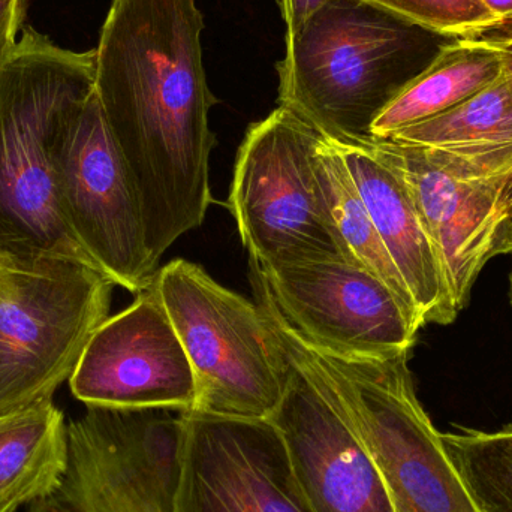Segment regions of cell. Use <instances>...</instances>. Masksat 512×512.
Segmentation results:
<instances>
[{
	"label": "cell",
	"instance_id": "1",
	"mask_svg": "<svg viewBox=\"0 0 512 512\" xmlns=\"http://www.w3.org/2000/svg\"><path fill=\"white\" fill-rule=\"evenodd\" d=\"M204 27L195 0H111L95 48V92L137 189L155 268L213 201L218 99L204 69Z\"/></svg>",
	"mask_w": 512,
	"mask_h": 512
},
{
	"label": "cell",
	"instance_id": "2",
	"mask_svg": "<svg viewBox=\"0 0 512 512\" xmlns=\"http://www.w3.org/2000/svg\"><path fill=\"white\" fill-rule=\"evenodd\" d=\"M436 38L364 0H328L285 39L279 107L333 143L370 146L373 122L432 62Z\"/></svg>",
	"mask_w": 512,
	"mask_h": 512
},
{
	"label": "cell",
	"instance_id": "3",
	"mask_svg": "<svg viewBox=\"0 0 512 512\" xmlns=\"http://www.w3.org/2000/svg\"><path fill=\"white\" fill-rule=\"evenodd\" d=\"M95 68V48L66 50L32 27L0 66L2 251L96 268L63 218L51 158L63 120L95 90Z\"/></svg>",
	"mask_w": 512,
	"mask_h": 512
},
{
	"label": "cell",
	"instance_id": "4",
	"mask_svg": "<svg viewBox=\"0 0 512 512\" xmlns=\"http://www.w3.org/2000/svg\"><path fill=\"white\" fill-rule=\"evenodd\" d=\"M265 316L289 361L342 415L375 460L394 512H481L418 400L408 361L346 358L298 339L273 312Z\"/></svg>",
	"mask_w": 512,
	"mask_h": 512
},
{
	"label": "cell",
	"instance_id": "5",
	"mask_svg": "<svg viewBox=\"0 0 512 512\" xmlns=\"http://www.w3.org/2000/svg\"><path fill=\"white\" fill-rule=\"evenodd\" d=\"M114 286L75 259L0 249V418L53 402L110 316Z\"/></svg>",
	"mask_w": 512,
	"mask_h": 512
},
{
	"label": "cell",
	"instance_id": "6",
	"mask_svg": "<svg viewBox=\"0 0 512 512\" xmlns=\"http://www.w3.org/2000/svg\"><path fill=\"white\" fill-rule=\"evenodd\" d=\"M155 283L194 370L192 411L268 420L282 400L289 361L261 306L186 259L159 268Z\"/></svg>",
	"mask_w": 512,
	"mask_h": 512
},
{
	"label": "cell",
	"instance_id": "7",
	"mask_svg": "<svg viewBox=\"0 0 512 512\" xmlns=\"http://www.w3.org/2000/svg\"><path fill=\"white\" fill-rule=\"evenodd\" d=\"M370 149L402 177L438 252L457 312L490 259L512 255V144Z\"/></svg>",
	"mask_w": 512,
	"mask_h": 512
},
{
	"label": "cell",
	"instance_id": "8",
	"mask_svg": "<svg viewBox=\"0 0 512 512\" xmlns=\"http://www.w3.org/2000/svg\"><path fill=\"white\" fill-rule=\"evenodd\" d=\"M322 135L277 107L252 123L237 153L228 207L256 267L300 259H346L316 179Z\"/></svg>",
	"mask_w": 512,
	"mask_h": 512
},
{
	"label": "cell",
	"instance_id": "9",
	"mask_svg": "<svg viewBox=\"0 0 512 512\" xmlns=\"http://www.w3.org/2000/svg\"><path fill=\"white\" fill-rule=\"evenodd\" d=\"M251 279L258 304L307 345L339 357L406 354L424 327L414 307L348 259L251 264Z\"/></svg>",
	"mask_w": 512,
	"mask_h": 512
},
{
	"label": "cell",
	"instance_id": "10",
	"mask_svg": "<svg viewBox=\"0 0 512 512\" xmlns=\"http://www.w3.org/2000/svg\"><path fill=\"white\" fill-rule=\"evenodd\" d=\"M51 158L60 210L78 245L114 285L143 291L158 268L137 189L95 90L63 120Z\"/></svg>",
	"mask_w": 512,
	"mask_h": 512
},
{
	"label": "cell",
	"instance_id": "11",
	"mask_svg": "<svg viewBox=\"0 0 512 512\" xmlns=\"http://www.w3.org/2000/svg\"><path fill=\"white\" fill-rule=\"evenodd\" d=\"M182 418L92 408L68 423L62 483L27 512H174Z\"/></svg>",
	"mask_w": 512,
	"mask_h": 512
},
{
	"label": "cell",
	"instance_id": "12",
	"mask_svg": "<svg viewBox=\"0 0 512 512\" xmlns=\"http://www.w3.org/2000/svg\"><path fill=\"white\" fill-rule=\"evenodd\" d=\"M180 418L174 512H313L270 420Z\"/></svg>",
	"mask_w": 512,
	"mask_h": 512
},
{
	"label": "cell",
	"instance_id": "13",
	"mask_svg": "<svg viewBox=\"0 0 512 512\" xmlns=\"http://www.w3.org/2000/svg\"><path fill=\"white\" fill-rule=\"evenodd\" d=\"M69 387L92 408L192 411L194 370L153 277L131 306L108 316L78 361Z\"/></svg>",
	"mask_w": 512,
	"mask_h": 512
},
{
	"label": "cell",
	"instance_id": "14",
	"mask_svg": "<svg viewBox=\"0 0 512 512\" xmlns=\"http://www.w3.org/2000/svg\"><path fill=\"white\" fill-rule=\"evenodd\" d=\"M268 420L282 435L313 512H394L369 451L292 361L282 400Z\"/></svg>",
	"mask_w": 512,
	"mask_h": 512
},
{
	"label": "cell",
	"instance_id": "15",
	"mask_svg": "<svg viewBox=\"0 0 512 512\" xmlns=\"http://www.w3.org/2000/svg\"><path fill=\"white\" fill-rule=\"evenodd\" d=\"M333 143V141H331ZM402 276L424 325H450L457 312L438 252L402 177L369 146L333 143Z\"/></svg>",
	"mask_w": 512,
	"mask_h": 512
},
{
	"label": "cell",
	"instance_id": "16",
	"mask_svg": "<svg viewBox=\"0 0 512 512\" xmlns=\"http://www.w3.org/2000/svg\"><path fill=\"white\" fill-rule=\"evenodd\" d=\"M501 53L492 39H454L385 107L372 125L375 141L433 119L468 101L502 77Z\"/></svg>",
	"mask_w": 512,
	"mask_h": 512
},
{
	"label": "cell",
	"instance_id": "17",
	"mask_svg": "<svg viewBox=\"0 0 512 512\" xmlns=\"http://www.w3.org/2000/svg\"><path fill=\"white\" fill-rule=\"evenodd\" d=\"M68 456V423L54 402L0 418V512H17L51 495Z\"/></svg>",
	"mask_w": 512,
	"mask_h": 512
},
{
	"label": "cell",
	"instance_id": "18",
	"mask_svg": "<svg viewBox=\"0 0 512 512\" xmlns=\"http://www.w3.org/2000/svg\"><path fill=\"white\" fill-rule=\"evenodd\" d=\"M313 162L316 179L321 186L346 259L375 274L406 304L417 310L402 276L379 239L369 210L337 147L322 137L313 155Z\"/></svg>",
	"mask_w": 512,
	"mask_h": 512
},
{
	"label": "cell",
	"instance_id": "19",
	"mask_svg": "<svg viewBox=\"0 0 512 512\" xmlns=\"http://www.w3.org/2000/svg\"><path fill=\"white\" fill-rule=\"evenodd\" d=\"M388 141L406 146L456 147L512 144V92L504 75L463 104L433 119L400 129Z\"/></svg>",
	"mask_w": 512,
	"mask_h": 512
},
{
	"label": "cell",
	"instance_id": "20",
	"mask_svg": "<svg viewBox=\"0 0 512 512\" xmlns=\"http://www.w3.org/2000/svg\"><path fill=\"white\" fill-rule=\"evenodd\" d=\"M441 433L442 444L481 512H512V427Z\"/></svg>",
	"mask_w": 512,
	"mask_h": 512
},
{
	"label": "cell",
	"instance_id": "21",
	"mask_svg": "<svg viewBox=\"0 0 512 512\" xmlns=\"http://www.w3.org/2000/svg\"><path fill=\"white\" fill-rule=\"evenodd\" d=\"M433 35L480 39L504 32L502 21L481 0H364Z\"/></svg>",
	"mask_w": 512,
	"mask_h": 512
},
{
	"label": "cell",
	"instance_id": "22",
	"mask_svg": "<svg viewBox=\"0 0 512 512\" xmlns=\"http://www.w3.org/2000/svg\"><path fill=\"white\" fill-rule=\"evenodd\" d=\"M29 0H0V66L17 45Z\"/></svg>",
	"mask_w": 512,
	"mask_h": 512
},
{
	"label": "cell",
	"instance_id": "23",
	"mask_svg": "<svg viewBox=\"0 0 512 512\" xmlns=\"http://www.w3.org/2000/svg\"><path fill=\"white\" fill-rule=\"evenodd\" d=\"M328 0H279L280 14L285 23V39L292 38L316 11Z\"/></svg>",
	"mask_w": 512,
	"mask_h": 512
},
{
	"label": "cell",
	"instance_id": "24",
	"mask_svg": "<svg viewBox=\"0 0 512 512\" xmlns=\"http://www.w3.org/2000/svg\"><path fill=\"white\" fill-rule=\"evenodd\" d=\"M489 38L492 39L493 44L501 53L502 65H504L502 75H504L505 81H507L512 92V32L492 35Z\"/></svg>",
	"mask_w": 512,
	"mask_h": 512
},
{
	"label": "cell",
	"instance_id": "25",
	"mask_svg": "<svg viewBox=\"0 0 512 512\" xmlns=\"http://www.w3.org/2000/svg\"><path fill=\"white\" fill-rule=\"evenodd\" d=\"M492 14L502 21L504 32H512V0H481Z\"/></svg>",
	"mask_w": 512,
	"mask_h": 512
},
{
	"label": "cell",
	"instance_id": "26",
	"mask_svg": "<svg viewBox=\"0 0 512 512\" xmlns=\"http://www.w3.org/2000/svg\"><path fill=\"white\" fill-rule=\"evenodd\" d=\"M510 286H511L510 297H511V304H512V270H511V274H510Z\"/></svg>",
	"mask_w": 512,
	"mask_h": 512
}]
</instances>
